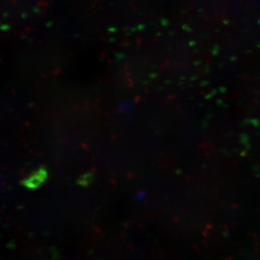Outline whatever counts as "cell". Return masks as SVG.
Returning <instances> with one entry per match:
<instances>
[{"instance_id":"277c9868","label":"cell","mask_w":260,"mask_h":260,"mask_svg":"<svg viewBox=\"0 0 260 260\" xmlns=\"http://www.w3.org/2000/svg\"><path fill=\"white\" fill-rule=\"evenodd\" d=\"M143 197H144V193L140 192L139 194L135 197V199L137 200H140L142 198H143Z\"/></svg>"},{"instance_id":"3957f363","label":"cell","mask_w":260,"mask_h":260,"mask_svg":"<svg viewBox=\"0 0 260 260\" xmlns=\"http://www.w3.org/2000/svg\"><path fill=\"white\" fill-rule=\"evenodd\" d=\"M119 109L121 111L124 112H129V111H131L133 109V105L131 104H129L128 102H122L119 104Z\"/></svg>"},{"instance_id":"7a4b0ae2","label":"cell","mask_w":260,"mask_h":260,"mask_svg":"<svg viewBox=\"0 0 260 260\" xmlns=\"http://www.w3.org/2000/svg\"><path fill=\"white\" fill-rule=\"evenodd\" d=\"M94 179H95V175L93 172L85 173L77 180V184L84 187H87L93 184Z\"/></svg>"},{"instance_id":"6da1fadb","label":"cell","mask_w":260,"mask_h":260,"mask_svg":"<svg viewBox=\"0 0 260 260\" xmlns=\"http://www.w3.org/2000/svg\"><path fill=\"white\" fill-rule=\"evenodd\" d=\"M48 175L49 174L47 168L42 166L32 173L28 177L20 181V184L28 189H38L47 181Z\"/></svg>"}]
</instances>
